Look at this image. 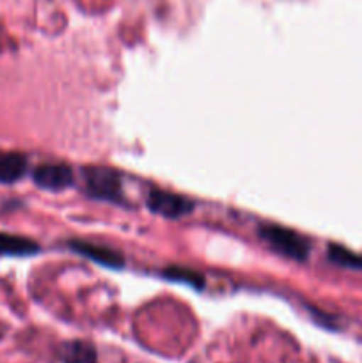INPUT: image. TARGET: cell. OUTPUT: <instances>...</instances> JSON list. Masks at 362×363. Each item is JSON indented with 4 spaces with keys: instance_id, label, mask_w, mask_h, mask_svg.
<instances>
[{
    "instance_id": "1",
    "label": "cell",
    "mask_w": 362,
    "mask_h": 363,
    "mask_svg": "<svg viewBox=\"0 0 362 363\" xmlns=\"http://www.w3.org/2000/svg\"><path fill=\"white\" fill-rule=\"evenodd\" d=\"M259 236L270 245L275 252L286 255V257L295 259V261H305L309 255V243L300 236V234L293 233V230L286 229V227L273 225H263L259 229Z\"/></svg>"
},
{
    "instance_id": "2",
    "label": "cell",
    "mask_w": 362,
    "mask_h": 363,
    "mask_svg": "<svg viewBox=\"0 0 362 363\" xmlns=\"http://www.w3.org/2000/svg\"><path fill=\"white\" fill-rule=\"evenodd\" d=\"M85 183L92 197L105 201H116L121 197V181L114 170L91 167L85 170Z\"/></svg>"
},
{
    "instance_id": "3",
    "label": "cell",
    "mask_w": 362,
    "mask_h": 363,
    "mask_svg": "<svg viewBox=\"0 0 362 363\" xmlns=\"http://www.w3.org/2000/svg\"><path fill=\"white\" fill-rule=\"evenodd\" d=\"M148 208L165 218H180L194 209L192 201L165 190H151L148 195Z\"/></svg>"
},
{
    "instance_id": "4",
    "label": "cell",
    "mask_w": 362,
    "mask_h": 363,
    "mask_svg": "<svg viewBox=\"0 0 362 363\" xmlns=\"http://www.w3.org/2000/svg\"><path fill=\"white\" fill-rule=\"evenodd\" d=\"M32 177L39 188L50 191L66 190L75 181L73 170L64 163H43L34 170Z\"/></svg>"
},
{
    "instance_id": "5",
    "label": "cell",
    "mask_w": 362,
    "mask_h": 363,
    "mask_svg": "<svg viewBox=\"0 0 362 363\" xmlns=\"http://www.w3.org/2000/svg\"><path fill=\"white\" fill-rule=\"evenodd\" d=\"M71 248L77 254L84 255V257L91 259V261L98 262V264L105 266V268H123L124 264V259L117 252L105 247H99V245L87 243V241H73Z\"/></svg>"
},
{
    "instance_id": "6",
    "label": "cell",
    "mask_w": 362,
    "mask_h": 363,
    "mask_svg": "<svg viewBox=\"0 0 362 363\" xmlns=\"http://www.w3.org/2000/svg\"><path fill=\"white\" fill-rule=\"evenodd\" d=\"M27 170V160L20 152L0 151V183H16Z\"/></svg>"
},
{
    "instance_id": "7",
    "label": "cell",
    "mask_w": 362,
    "mask_h": 363,
    "mask_svg": "<svg viewBox=\"0 0 362 363\" xmlns=\"http://www.w3.org/2000/svg\"><path fill=\"white\" fill-rule=\"evenodd\" d=\"M39 252L38 243L21 236H13V234L0 233V254L13 255V257H27V255H35Z\"/></svg>"
},
{
    "instance_id": "8",
    "label": "cell",
    "mask_w": 362,
    "mask_h": 363,
    "mask_svg": "<svg viewBox=\"0 0 362 363\" xmlns=\"http://www.w3.org/2000/svg\"><path fill=\"white\" fill-rule=\"evenodd\" d=\"M64 363H96V351L87 342H70L62 351Z\"/></svg>"
},
{
    "instance_id": "9",
    "label": "cell",
    "mask_w": 362,
    "mask_h": 363,
    "mask_svg": "<svg viewBox=\"0 0 362 363\" xmlns=\"http://www.w3.org/2000/svg\"><path fill=\"white\" fill-rule=\"evenodd\" d=\"M329 257L330 261L339 266H344V268L362 269V255L353 254V252H350L344 247H339V245H330Z\"/></svg>"
},
{
    "instance_id": "10",
    "label": "cell",
    "mask_w": 362,
    "mask_h": 363,
    "mask_svg": "<svg viewBox=\"0 0 362 363\" xmlns=\"http://www.w3.org/2000/svg\"><path fill=\"white\" fill-rule=\"evenodd\" d=\"M165 277L167 279L174 280V282L188 284V286L197 287V289H202V286H204V279H202L197 272L183 268V266H172V268L167 269Z\"/></svg>"
}]
</instances>
